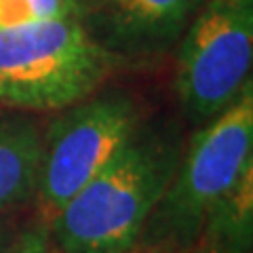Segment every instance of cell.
<instances>
[{
  "instance_id": "30bf717a",
  "label": "cell",
  "mask_w": 253,
  "mask_h": 253,
  "mask_svg": "<svg viewBox=\"0 0 253 253\" xmlns=\"http://www.w3.org/2000/svg\"><path fill=\"white\" fill-rule=\"evenodd\" d=\"M49 249V230L46 226H36L26 230L13 243L11 253H44Z\"/></svg>"
},
{
  "instance_id": "52a82bcc",
  "label": "cell",
  "mask_w": 253,
  "mask_h": 253,
  "mask_svg": "<svg viewBox=\"0 0 253 253\" xmlns=\"http://www.w3.org/2000/svg\"><path fill=\"white\" fill-rule=\"evenodd\" d=\"M42 133L26 118L0 121V213L36 196Z\"/></svg>"
},
{
  "instance_id": "277c9868",
  "label": "cell",
  "mask_w": 253,
  "mask_h": 253,
  "mask_svg": "<svg viewBox=\"0 0 253 253\" xmlns=\"http://www.w3.org/2000/svg\"><path fill=\"white\" fill-rule=\"evenodd\" d=\"M141 126L135 99L108 91L70 106L42 135L36 199L51 221L70 199L101 173Z\"/></svg>"
},
{
  "instance_id": "6da1fadb",
  "label": "cell",
  "mask_w": 253,
  "mask_h": 253,
  "mask_svg": "<svg viewBox=\"0 0 253 253\" xmlns=\"http://www.w3.org/2000/svg\"><path fill=\"white\" fill-rule=\"evenodd\" d=\"M181 156L179 137L139 126L129 144L49 221L61 253H126L163 199Z\"/></svg>"
},
{
  "instance_id": "8992f818",
  "label": "cell",
  "mask_w": 253,
  "mask_h": 253,
  "mask_svg": "<svg viewBox=\"0 0 253 253\" xmlns=\"http://www.w3.org/2000/svg\"><path fill=\"white\" fill-rule=\"evenodd\" d=\"M76 19L101 49L148 57L169 49L184 32L196 0H74Z\"/></svg>"
},
{
  "instance_id": "8fae6325",
  "label": "cell",
  "mask_w": 253,
  "mask_h": 253,
  "mask_svg": "<svg viewBox=\"0 0 253 253\" xmlns=\"http://www.w3.org/2000/svg\"><path fill=\"white\" fill-rule=\"evenodd\" d=\"M13 236H11V230L6 226L0 224V253H11L13 249Z\"/></svg>"
},
{
  "instance_id": "7c38bea8",
  "label": "cell",
  "mask_w": 253,
  "mask_h": 253,
  "mask_svg": "<svg viewBox=\"0 0 253 253\" xmlns=\"http://www.w3.org/2000/svg\"><path fill=\"white\" fill-rule=\"evenodd\" d=\"M126 253H190V251H179V249H161V247H133Z\"/></svg>"
},
{
  "instance_id": "4fadbf2b",
  "label": "cell",
  "mask_w": 253,
  "mask_h": 253,
  "mask_svg": "<svg viewBox=\"0 0 253 253\" xmlns=\"http://www.w3.org/2000/svg\"><path fill=\"white\" fill-rule=\"evenodd\" d=\"M44 253H61V251H51V249H46Z\"/></svg>"
},
{
  "instance_id": "9c48e42d",
  "label": "cell",
  "mask_w": 253,
  "mask_h": 253,
  "mask_svg": "<svg viewBox=\"0 0 253 253\" xmlns=\"http://www.w3.org/2000/svg\"><path fill=\"white\" fill-rule=\"evenodd\" d=\"M76 17L74 0H0V30Z\"/></svg>"
},
{
  "instance_id": "5b68a950",
  "label": "cell",
  "mask_w": 253,
  "mask_h": 253,
  "mask_svg": "<svg viewBox=\"0 0 253 253\" xmlns=\"http://www.w3.org/2000/svg\"><path fill=\"white\" fill-rule=\"evenodd\" d=\"M253 0H211L179 42L175 91L186 116L213 121L249 83Z\"/></svg>"
},
{
  "instance_id": "3957f363",
  "label": "cell",
  "mask_w": 253,
  "mask_h": 253,
  "mask_svg": "<svg viewBox=\"0 0 253 253\" xmlns=\"http://www.w3.org/2000/svg\"><path fill=\"white\" fill-rule=\"evenodd\" d=\"M116 59L76 17L0 30V101L63 110L91 97Z\"/></svg>"
},
{
  "instance_id": "ba28073f",
  "label": "cell",
  "mask_w": 253,
  "mask_h": 253,
  "mask_svg": "<svg viewBox=\"0 0 253 253\" xmlns=\"http://www.w3.org/2000/svg\"><path fill=\"white\" fill-rule=\"evenodd\" d=\"M253 245V165L203 221L194 253H251Z\"/></svg>"
},
{
  "instance_id": "7a4b0ae2",
  "label": "cell",
  "mask_w": 253,
  "mask_h": 253,
  "mask_svg": "<svg viewBox=\"0 0 253 253\" xmlns=\"http://www.w3.org/2000/svg\"><path fill=\"white\" fill-rule=\"evenodd\" d=\"M251 165L253 86L249 81L232 106L190 139L135 247L192 251L211 207L230 192Z\"/></svg>"
}]
</instances>
